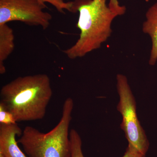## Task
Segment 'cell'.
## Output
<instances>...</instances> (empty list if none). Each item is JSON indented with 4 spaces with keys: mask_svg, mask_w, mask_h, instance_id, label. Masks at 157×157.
Segmentation results:
<instances>
[{
    "mask_svg": "<svg viewBox=\"0 0 157 157\" xmlns=\"http://www.w3.org/2000/svg\"><path fill=\"white\" fill-rule=\"evenodd\" d=\"M52 95L45 74L20 76L2 87L1 103L16 122L42 119Z\"/></svg>",
    "mask_w": 157,
    "mask_h": 157,
    "instance_id": "6da1fadb",
    "label": "cell"
},
{
    "mask_svg": "<svg viewBox=\"0 0 157 157\" xmlns=\"http://www.w3.org/2000/svg\"><path fill=\"white\" fill-rule=\"evenodd\" d=\"M107 0H75L72 13L78 12L76 27L80 31L78 40L64 51L69 59L83 57L101 48L111 36V24L117 14L107 4Z\"/></svg>",
    "mask_w": 157,
    "mask_h": 157,
    "instance_id": "7a4b0ae2",
    "label": "cell"
},
{
    "mask_svg": "<svg viewBox=\"0 0 157 157\" xmlns=\"http://www.w3.org/2000/svg\"><path fill=\"white\" fill-rule=\"evenodd\" d=\"M73 106V99L67 98L60 120L48 133H42L33 127H25L17 142L22 145L29 157H71L69 131Z\"/></svg>",
    "mask_w": 157,
    "mask_h": 157,
    "instance_id": "3957f363",
    "label": "cell"
},
{
    "mask_svg": "<svg viewBox=\"0 0 157 157\" xmlns=\"http://www.w3.org/2000/svg\"><path fill=\"white\" fill-rule=\"evenodd\" d=\"M117 88L119 96L117 109L122 117L121 129L124 131L128 144L146 155L149 142L137 117L136 101L126 76L118 74Z\"/></svg>",
    "mask_w": 157,
    "mask_h": 157,
    "instance_id": "277c9868",
    "label": "cell"
},
{
    "mask_svg": "<svg viewBox=\"0 0 157 157\" xmlns=\"http://www.w3.org/2000/svg\"><path fill=\"white\" fill-rule=\"evenodd\" d=\"M47 8L39 0H0V25L18 21L46 29L52 17Z\"/></svg>",
    "mask_w": 157,
    "mask_h": 157,
    "instance_id": "5b68a950",
    "label": "cell"
},
{
    "mask_svg": "<svg viewBox=\"0 0 157 157\" xmlns=\"http://www.w3.org/2000/svg\"><path fill=\"white\" fill-rule=\"evenodd\" d=\"M22 131L17 124H0V153L5 157H27L17 145L15 137Z\"/></svg>",
    "mask_w": 157,
    "mask_h": 157,
    "instance_id": "8992f818",
    "label": "cell"
},
{
    "mask_svg": "<svg viewBox=\"0 0 157 157\" xmlns=\"http://www.w3.org/2000/svg\"><path fill=\"white\" fill-rule=\"evenodd\" d=\"M145 16L146 20L142 26V30L151 39L152 47L149 64L154 66L157 61V2L149 8Z\"/></svg>",
    "mask_w": 157,
    "mask_h": 157,
    "instance_id": "52a82bcc",
    "label": "cell"
},
{
    "mask_svg": "<svg viewBox=\"0 0 157 157\" xmlns=\"http://www.w3.org/2000/svg\"><path fill=\"white\" fill-rule=\"evenodd\" d=\"M14 31L7 24L0 25V74L6 73L4 62L14 48Z\"/></svg>",
    "mask_w": 157,
    "mask_h": 157,
    "instance_id": "ba28073f",
    "label": "cell"
},
{
    "mask_svg": "<svg viewBox=\"0 0 157 157\" xmlns=\"http://www.w3.org/2000/svg\"><path fill=\"white\" fill-rule=\"evenodd\" d=\"M70 139L71 144L70 157H84L82 150V142L81 137L75 129L70 130Z\"/></svg>",
    "mask_w": 157,
    "mask_h": 157,
    "instance_id": "9c48e42d",
    "label": "cell"
},
{
    "mask_svg": "<svg viewBox=\"0 0 157 157\" xmlns=\"http://www.w3.org/2000/svg\"><path fill=\"white\" fill-rule=\"evenodd\" d=\"M42 2L48 3L55 7L56 10L60 13L64 14V10L72 12L73 2H65L63 0H39Z\"/></svg>",
    "mask_w": 157,
    "mask_h": 157,
    "instance_id": "30bf717a",
    "label": "cell"
},
{
    "mask_svg": "<svg viewBox=\"0 0 157 157\" xmlns=\"http://www.w3.org/2000/svg\"><path fill=\"white\" fill-rule=\"evenodd\" d=\"M17 123L14 116L5 108L3 104L0 103V124H11Z\"/></svg>",
    "mask_w": 157,
    "mask_h": 157,
    "instance_id": "8fae6325",
    "label": "cell"
},
{
    "mask_svg": "<svg viewBox=\"0 0 157 157\" xmlns=\"http://www.w3.org/2000/svg\"><path fill=\"white\" fill-rule=\"evenodd\" d=\"M148 1V0H145ZM108 6L113 12L117 14L118 16L123 15L125 13L126 9L124 6L120 5L118 0H109Z\"/></svg>",
    "mask_w": 157,
    "mask_h": 157,
    "instance_id": "7c38bea8",
    "label": "cell"
},
{
    "mask_svg": "<svg viewBox=\"0 0 157 157\" xmlns=\"http://www.w3.org/2000/svg\"><path fill=\"white\" fill-rule=\"evenodd\" d=\"M144 155L137 151L130 144H128L125 152L122 157H145Z\"/></svg>",
    "mask_w": 157,
    "mask_h": 157,
    "instance_id": "4fadbf2b",
    "label": "cell"
},
{
    "mask_svg": "<svg viewBox=\"0 0 157 157\" xmlns=\"http://www.w3.org/2000/svg\"><path fill=\"white\" fill-rule=\"evenodd\" d=\"M0 157H5L4 155L0 153Z\"/></svg>",
    "mask_w": 157,
    "mask_h": 157,
    "instance_id": "5bb4252c",
    "label": "cell"
}]
</instances>
